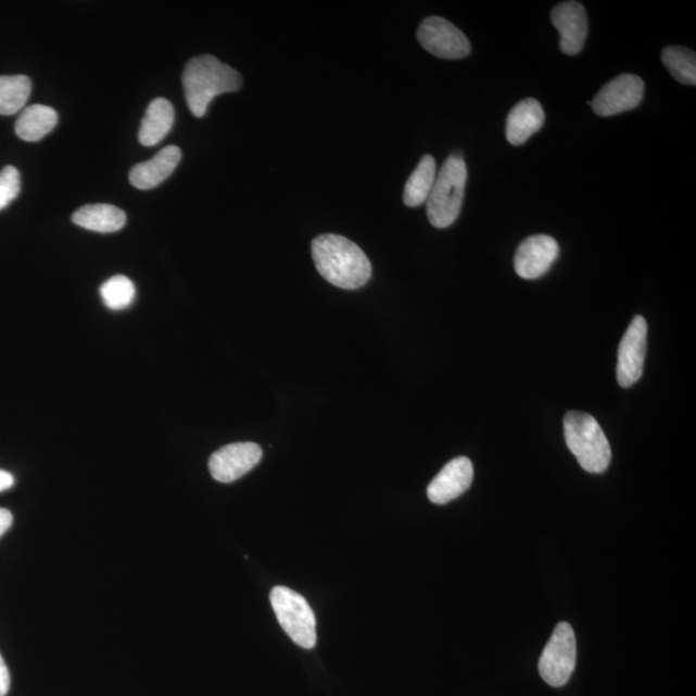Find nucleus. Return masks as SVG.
<instances>
[{"label": "nucleus", "instance_id": "1", "mask_svg": "<svg viewBox=\"0 0 696 696\" xmlns=\"http://www.w3.org/2000/svg\"><path fill=\"white\" fill-rule=\"evenodd\" d=\"M312 253L316 270L334 287L354 291L371 277L367 254L347 238L324 233L313 240Z\"/></svg>", "mask_w": 696, "mask_h": 696}, {"label": "nucleus", "instance_id": "2", "mask_svg": "<svg viewBox=\"0 0 696 696\" xmlns=\"http://www.w3.org/2000/svg\"><path fill=\"white\" fill-rule=\"evenodd\" d=\"M182 85L186 102L197 118H203L218 94L237 92L243 86L241 75L215 56L204 54L186 64Z\"/></svg>", "mask_w": 696, "mask_h": 696}, {"label": "nucleus", "instance_id": "3", "mask_svg": "<svg viewBox=\"0 0 696 696\" xmlns=\"http://www.w3.org/2000/svg\"><path fill=\"white\" fill-rule=\"evenodd\" d=\"M467 165L460 151L447 157L436 176L427 199V217L436 229H446L456 223L464 204Z\"/></svg>", "mask_w": 696, "mask_h": 696}, {"label": "nucleus", "instance_id": "4", "mask_svg": "<svg viewBox=\"0 0 696 696\" xmlns=\"http://www.w3.org/2000/svg\"><path fill=\"white\" fill-rule=\"evenodd\" d=\"M565 441L578 464L590 473H603L611 461V447L597 420L582 412H569L564 419Z\"/></svg>", "mask_w": 696, "mask_h": 696}, {"label": "nucleus", "instance_id": "5", "mask_svg": "<svg viewBox=\"0 0 696 696\" xmlns=\"http://www.w3.org/2000/svg\"><path fill=\"white\" fill-rule=\"evenodd\" d=\"M270 602L281 629L303 649H314L316 645V618L305 597L287 587H275Z\"/></svg>", "mask_w": 696, "mask_h": 696}, {"label": "nucleus", "instance_id": "6", "mask_svg": "<svg viewBox=\"0 0 696 696\" xmlns=\"http://www.w3.org/2000/svg\"><path fill=\"white\" fill-rule=\"evenodd\" d=\"M577 665V641L569 623L557 624L554 635L544 647L540 660V673L548 685H567Z\"/></svg>", "mask_w": 696, "mask_h": 696}, {"label": "nucleus", "instance_id": "7", "mask_svg": "<svg viewBox=\"0 0 696 696\" xmlns=\"http://www.w3.org/2000/svg\"><path fill=\"white\" fill-rule=\"evenodd\" d=\"M417 38L427 52L439 59L460 60L471 53L470 40L443 17L426 18L419 26Z\"/></svg>", "mask_w": 696, "mask_h": 696}, {"label": "nucleus", "instance_id": "8", "mask_svg": "<svg viewBox=\"0 0 696 696\" xmlns=\"http://www.w3.org/2000/svg\"><path fill=\"white\" fill-rule=\"evenodd\" d=\"M643 79L633 74H623L599 89L589 105L598 116H615L636 109L644 99Z\"/></svg>", "mask_w": 696, "mask_h": 696}, {"label": "nucleus", "instance_id": "9", "mask_svg": "<svg viewBox=\"0 0 696 696\" xmlns=\"http://www.w3.org/2000/svg\"><path fill=\"white\" fill-rule=\"evenodd\" d=\"M647 346V324L635 316L619 344L617 379L622 388H631L644 374Z\"/></svg>", "mask_w": 696, "mask_h": 696}, {"label": "nucleus", "instance_id": "10", "mask_svg": "<svg viewBox=\"0 0 696 696\" xmlns=\"http://www.w3.org/2000/svg\"><path fill=\"white\" fill-rule=\"evenodd\" d=\"M262 447L254 443H236L220 447L210 458L212 478L229 484L243 478L260 464Z\"/></svg>", "mask_w": 696, "mask_h": 696}, {"label": "nucleus", "instance_id": "11", "mask_svg": "<svg viewBox=\"0 0 696 696\" xmlns=\"http://www.w3.org/2000/svg\"><path fill=\"white\" fill-rule=\"evenodd\" d=\"M560 253L557 241L548 236L523 240L515 254V271L520 278L535 280L549 271Z\"/></svg>", "mask_w": 696, "mask_h": 696}, {"label": "nucleus", "instance_id": "12", "mask_svg": "<svg viewBox=\"0 0 696 696\" xmlns=\"http://www.w3.org/2000/svg\"><path fill=\"white\" fill-rule=\"evenodd\" d=\"M551 20L560 33V50L568 56L581 53L589 36V16L582 3L562 2L551 13Z\"/></svg>", "mask_w": 696, "mask_h": 696}, {"label": "nucleus", "instance_id": "13", "mask_svg": "<svg viewBox=\"0 0 696 696\" xmlns=\"http://www.w3.org/2000/svg\"><path fill=\"white\" fill-rule=\"evenodd\" d=\"M473 480L472 461L466 457L453 459L427 488V497L435 505H446L468 491Z\"/></svg>", "mask_w": 696, "mask_h": 696}, {"label": "nucleus", "instance_id": "14", "mask_svg": "<svg viewBox=\"0 0 696 696\" xmlns=\"http://www.w3.org/2000/svg\"><path fill=\"white\" fill-rule=\"evenodd\" d=\"M181 157L182 153L179 148H164L153 160L135 165L129 172V181L136 189H154L174 174Z\"/></svg>", "mask_w": 696, "mask_h": 696}, {"label": "nucleus", "instance_id": "15", "mask_svg": "<svg viewBox=\"0 0 696 696\" xmlns=\"http://www.w3.org/2000/svg\"><path fill=\"white\" fill-rule=\"evenodd\" d=\"M546 115L535 99L522 100L508 114L506 137L514 147H521L530 137L540 132Z\"/></svg>", "mask_w": 696, "mask_h": 696}, {"label": "nucleus", "instance_id": "16", "mask_svg": "<svg viewBox=\"0 0 696 696\" xmlns=\"http://www.w3.org/2000/svg\"><path fill=\"white\" fill-rule=\"evenodd\" d=\"M73 223L89 231L110 233L122 230L127 216L118 206L89 204L74 212Z\"/></svg>", "mask_w": 696, "mask_h": 696}, {"label": "nucleus", "instance_id": "17", "mask_svg": "<svg viewBox=\"0 0 696 696\" xmlns=\"http://www.w3.org/2000/svg\"><path fill=\"white\" fill-rule=\"evenodd\" d=\"M175 123V109L168 100L155 99L144 114L139 132L143 147H155L170 132Z\"/></svg>", "mask_w": 696, "mask_h": 696}, {"label": "nucleus", "instance_id": "18", "mask_svg": "<svg viewBox=\"0 0 696 696\" xmlns=\"http://www.w3.org/2000/svg\"><path fill=\"white\" fill-rule=\"evenodd\" d=\"M59 115L50 106L31 105L23 110L16 122V135L27 142L40 141L58 126Z\"/></svg>", "mask_w": 696, "mask_h": 696}, {"label": "nucleus", "instance_id": "19", "mask_svg": "<svg viewBox=\"0 0 696 696\" xmlns=\"http://www.w3.org/2000/svg\"><path fill=\"white\" fill-rule=\"evenodd\" d=\"M436 161L431 155H425L419 161L404 189V203L410 208L422 205L431 194L436 179Z\"/></svg>", "mask_w": 696, "mask_h": 696}, {"label": "nucleus", "instance_id": "20", "mask_svg": "<svg viewBox=\"0 0 696 696\" xmlns=\"http://www.w3.org/2000/svg\"><path fill=\"white\" fill-rule=\"evenodd\" d=\"M31 92V80L25 75L0 77V115H13L24 109Z\"/></svg>", "mask_w": 696, "mask_h": 696}, {"label": "nucleus", "instance_id": "21", "mask_svg": "<svg viewBox=\"0 0 696 696\" xmlns=\"http://www.w3.org/2000/svg\"><path fill=\"white\" fill-rule=\"evenodd\" d=\"M661 61L672 77L682 85H696V54L694 51L679 46L667 47L661 52Z\"/></svg>", "mask_w": 696, "mask_h": 696}, {"label": "nucleus", "instance_id": "22", "mask_svg": "<svg viewBox=\"0 0 696 696\" xmlns=\"http://www.w3.org/2000/svg\"><path fill=\"white\" fill-rule=\"evenodd\" d=\"M100 293L107 308L119 312V309L132 305L136 298V288L132 280L124 277V275H115V277L103 282Z\"/></svg>", "mask_w": 696, "mask_h": 696}, {"label": "nucleus", "instance_id": "23", "mask_svg": "<svg viewBox=\"0 0 696 696\" xmlns=\"http://www.w3.org/2000/svg\"><path fill=\"white\" fill-rule=\"evenodd\" d=\"M20 190L18 170L11 165L0 170V211L7 208L18 197Z\"/></svg>", "mask_w": 696, "mask_h": 696}, {"label": "nucleus", "instance_id": "24", "mask_svg": "<svg viewBox=\"0 0 696 696\" xmlns=\"http://www.w3.org/2000/svg\"><path fill=\"white\" fill-rule=\"evenodd\" d=\"M11 686V676L9 668L5 666V661L2 656H0V696H5L10 692Z\"/></svg>", "mask_w": 696, "mask_h": 696}, {"label": "nucleus", "instance_id": "25", "mask_svg": "<svg viewBox=\"0 0 696 696\" xmlns=\"http://www.w3.org/2000/svg\"><path fill=\"white\" fill-rule=\"evenodd\" d=\"M13 522V516L9 509L0 508V536L9 530Z\"/></svg>", "mask_w": 696, "mask_h": 696}, {"label": "nucleus", "instance_id": "26", "mask_svg": "<svg viewBox=\"0 0 696 696\" xmlns=\"http://www.w3.org/2000/svg\"><path fill=\"white\" fill-rule=\"evenodd\" d=\"M13 485H15V478L12 473L0 470V492L9 491Z\"/></svg>", "mask_w": 696, "mask_h": 696}]
</instances>
